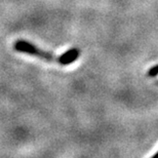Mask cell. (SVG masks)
<instances>
[{
	"instance_id": "1",
	"label": "cell",
	"mask_w": 158,
	"mask_h": 158,
	"mask_svg": "<svg viewBox=\"0 0 158 158\" xmlns=\"http://www.w3.org/2000/svg\"><path fill=\"white\" fill-rule=\"evenodd\" d=\"M15 48L18 52L28 53V55L34 56H38V58L47 60V61H56L58 62L59 56H56L53 53L47 52L45 50L39 49L38 47L31 44L28 41H23V40H19L15 43Z\"/></svg>"
},
{
	"instance_id": "2",
	"label": "cell",
	"mask_w": 158,
	"mask_h": 158,
	"mask_svg": "<svg viewBox=\"0 0 158 158\" xmlns=\"http://www.w3.org/2000/svg\"><path fill=\"white\" fill-rule=\"evenodd\" d=\"M79 56H80V50L78 48H71L67 50V52H65L64 53H62V55L59 56L58 63L63 66L70 65L76 61L79 58Z\"/></svg>"
},
{
	"instance_id": "3",
	"label": "cell",
	"mask_w": 158,
	"mask_h": 158,
	"mask_svg": "<svg viewBox=\"0 0 158 158\" xmlns=\"http://www.w3.org/2000/svg\"><path fill=\"white\" fill-rule=\"evenodd\" d=\"M157 75H158V64L151 67L147 72V76L149 77H156Z\"/></svg>"
},
{
	"instance_id": "4",
	"label": "cell",
	"mask_w": 158,
	"mask_h": 158,
	"mask_svg": "<svg viewBox=\"0 0 158 158\" xmlns=\"http://www.w3.org/2000/svg\"><path fill=\"white\" fill-rule=\"evenodd\" d=\"M153 157H154V158H158V152H156L155 154H154Z\"/></svg>"
},
{
	"instance_id": "5",
	"label": "cell",
	"mask_w": 158,
	"mask_h": 158,
	"mask_svg": "<svg viewBox=\"0 0 158 158\" xmlns=\"http://www.w3.org/2000/svg\"><path fill=\"white\" fill-rule=\"evenodd\" d=\"M156 84H158V81H157V82H156Z\"/></svg>"
}]
</instances>
